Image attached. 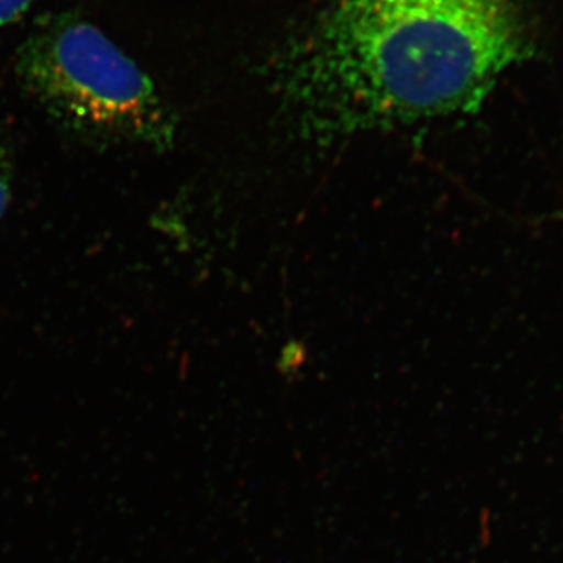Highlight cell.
I'll list each match as a JSON object with an SVG mask.
<instances>
[{"instance_id": "1", "label": "cell", "mask_w": 563, "mask_h": 563, "mask_svg": "<svg viewBox=\"0 0 563 563\" xmlns=\"http://www.w3.org/2000/svg\"><path fill=\"white\" fill-rule=\"evenodd\" d=\"M532 46L510 0H335L282 58L309 139L474 113Z\"/></svg>"}, {"instance_id": "2", "label": "cell", "mask_w": 563, "mask_h": 563, "mask_svg": "<svg viewBox=\"0 0 563 563\" xmlns=\"http://www.w3.org/2000/svg\"><path fill=\"white\" fill-rule=\"evenodd\" d=\"M14 73L63 131L96 144L172 150L176 114L146 73L92 22L60 13L21 44Z\"/></svg>"}, {"instance_id": "3", "label": "cell", "mask_w": 563, "mask_h": 563, "mask_svg": "<svg viewBox=\"0 0 563 563\" xmlns=\"http://www.w3.org/2000/svg\"><path fill=\"white\" fill-rule=\"evenodd\" d=\"M11 201V165L9 152L0 141V218L5 214Z\"/></svg>"}, {"instance_id": "4", "label": "cell", "mask_w": 563, "mask_h": 563, "mask_svg": "<svg viewBox=\"0 0 563 563\" xmlns=\"http://www.w3.org/2000/svg\"><path fill=\"white\" fill-rule=\"evenodd\" d=\"M35 0H0V29L22 16Z\"/></svg>"}]
</instances>
